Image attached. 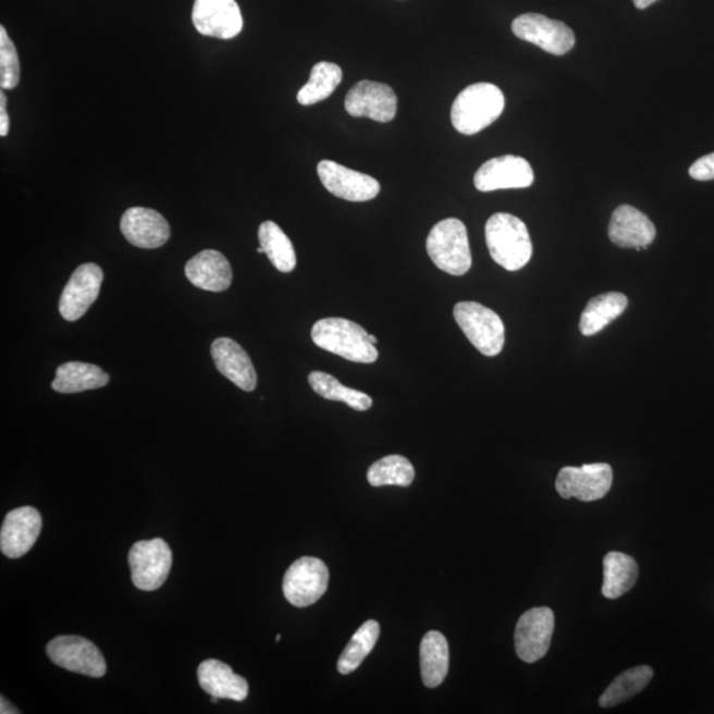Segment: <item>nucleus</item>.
I'll use <instances>...</instances> for the list:
<instances>
[{
  "label": "nucleus",
  "mask_w": 714,
  "mask_h": 714,
  "mask_svg": "<svg viewBox=\"0 0 714 714\" xmlns=\"http://www.w3.org/2000/svg\"><path fill=\"white\" fill-rule=\"evenodd\" d=\"M368 336L361 325L344 318L320 319L311 330L312 342L319 348L361 365H371L379 357L377 346Z\"/></svg>",
  "instance_id": "nucleus-1"
},
{
  "label": "nucleus",
  "mask_w": 714,
  "mask_h": 714,
  "mask_svg": "<svg viewBox=\"0 0 714 714\" xmlns=\"http://www.w3.org/2000/svg\"><path fill=\"white\" fill-rule=\"evenodd\" d=\"M506 98L496 85L478 83L461 90L452 108V123L460 134L484 131L502 115Z\"/></svg>",
  "instance_id": "nucleus-2"
},
{
  "label": "nucleus",
  "mask_w": 714,
  "mask_h": 714,
  "mask_svg": "<svg viewBox=\"0 0 714 714\" xmlns=\"http://www.w3.org/2000/svg\"><path fill=\"white\" fill-rule=\"evenodd\" d=\"M485 243L492 260L508 272L526 267L532 257L528 227L509 213H495L485 224Z\"/></svg>",
  "instance_id": "nucleus-3"
},
{
  "label": "nucleus",
  "mask_w": 714,
  "mask_h": 714,
  "mask_svg": "<svg viewBox=\"0 0 714 714\" xmlns=\"http://www.w3.org/2000/svg\"><path fill=\"white\" fill-rule=\"evenodd\" d=\"M427 250L435 267L452 275H465L471 269L472 257L464 223L458 219L440 221L430 231Z\"/></svg>",
  "instance_id": "nucleus-4"
},
{
  "label": "nucleus",
  "mask_w": 714,
  "mask_h": 714,
  "mask_svg": "<svg viewBox=\"0 0 714 714\" xmlns=\"http://www.w3.org/2000/svg\"><path fill=\"white\" fill-rule=\"evenodd\" d=\"M454 319L480 354L496 356L506 342V329L501 317L477 301H459L454 307Z\"/></svg>",
  "instance_id": "nucleus-5"
},
{
  "label": "nucleus",
  "mask_w": 714,
  "mask_h": 714,
  "mask_svg": "<svg viewBox=\"0 0 714 714\" xmlns=\"http://www.w3.org/2000/svg\"><path fill=\"white\" fill-rule=\"evenodd\" d=\"M132 580L144 592L158 590L168 580L172 566V552L162 539L138 541L128 553Z\"/></svg>",
  "instance_id": "nucleus-6"
},
{
  "label": "nucleus",
  "mask_w": 714,
  "mask_h": 714,
  "mask_svg": "<svg viewBox=\"0 0 714 714\" xmlns=\"http://www.w3.org/2000/svg\"><path fill=\"white\" fill-rule=\"evenodd\" d=\"M330 571L322 559L301 557L283 577V594L295 607H307L322 599L328 590Z\"/></svg>",
  "instance_id": "nucleus-7"
},
{
  "label": "nucleus",
  "mask_w": 714,
  "mask_h": 714,
  "mask_svg": "<svg viewBox=\"0 0 714 714\" xmlns=\"http://www.w3.org/2000/svg\"><path fill=\"white\" fill-rule=\"evenodd\" d=\"M555 614L550 607H533L521 615L515 630L517 656L526 663H536L550 651Z\"/></svg>",
  "instance_id": "nucleus-8"
},
{
  "label": "nucleus",
  "mask_w": 714,
  "mask_h": 714,
  "mask_svg": "<svg viewBox=\"0 0 714 714\" xmlns=\"http://www.w3.org/2000/svg\"><path fill=\"white\" fill-rule=\"evenodd\" d=\"M516 38L532 42L545 52L563 57L574 49L576 36L565 23L552 21L541 14H525L513 23Z\"/></svg>",
  "instance_id": "nucleus-9"
},
{
  "label": "nucleus",
  "mask_w": 714,
  "mask_h": 714,
  "mask_svg": "<svg viewBox=\"0 0 714 714\" xmlns=\"http://www.w3.org/2000/svg\"><path fill=\"white\" fill-rule=\"evenodd\" d=\"M613 485V469L607 464L564 467L556 479V490L564 498L595 502L605 497Z\"/></svg>",
  "instance_id": "nucleus-10"
},
{
  "label": "nucleus",
  "mask_w": 714,
  "mask_h": 714,
  "mask_svg": "<svg viewBox=\"0 0 714 714\" xmlns=\"http://www.w3.org/2000/svg\"><path fill=\"white\" fill-rule=\"evenodd\" d=\"M47 654L57 666L89 677L107 674V662L96 645L82 637H58L47 645Z\"/></svg>",
  "instance_id": "nucleus-11"
},
{
  "label": "nucleus",
  "mask_w": 714,
  "mask_h": 714,
  "mask_svg": "<svg viewBox=\"0 0 714 714\" xmlns=\"http://www.w3.org/2000/svg\"><path fill=\"white\" fill-rule=\"evenodd\" d=\"M344 108L355 119L386 123L396 116L397 96L390 85L362 79L349 89Z\"/></svg>",
  "instance_id": "nucleus-12"
},
{
  "label": "nucleus",
  "mask_w": 714,
  "mask_h": 714,
  "mask_svg": "<svg viewBox=\"0 0 714 714\" xmlns=\"http://www.w3.org/2000/svg\"><path fill=\"white\" fill-rule=\"evenodd\" d=\"M193 22L199 34L223 40L236 38L244 27L236 0H195Z\"/></svg>",
  "instance_id": "nucleus-13"
},
{
  "label": "nucleus",
  "mask_w": 714,
  "mask_h": 714,
  "mask_svg": "<svg viewBox=\"0 0 714 714\" xmlns=\"http://www.w3.org/2000/svg\"><path fill=\"white\" fill-rule=\"evenodd\" d=\"M103 272L96 263H84L75 270L59 301L61 317L67 322L83 318L100 295Z\"/></svg>",
  "instance_id": "nucleus-14"
},
{
  "label": "nucleus",
  "mask_w": 714,
  "mask_h": 714,
  "mask_svg": "<svg viewBox=\"0 0 714 714\" xmlns=\"http://www.w3.org/2000/svg\"><path fill=\"white\" fill-rule=\"evenodd\" d=\"M318 176L330 194L347 201H369L380 194L377 178L344 168L332 160H322L318 164Z\"/></svg>",
  "instance_id": "nucleus-15"
},
{
  "label": "nucleus",
  "mask_w": 714,
  "mask_h": 714,
  "mask_svg": "<svg viewBox=\"0 0 714 714\" xmlns=\"http://www.w3.org/2000/svg\"><path fill=\"white\" fill-rule=\"evenodd\" d=\"M534 181L533 170L528 160L521 157L504 156L490 159L480 165L473 184L480 193L497 189L531 187Z\"/></svg>",
  "instance_id": "nucleus-16"
},
{
  "label": "nucleus",
  "mask_w": 714,
  "mask_h": 714,
  "mask_svg": "<svg viewBox=\"0 0 714 714\" xmlns=\"http://www.w3.org/2000/svg\"><path fill=\"white\" fill-rule=\"evenodd\" d=\"M42 520L34 507L12 509L0 531V550L9 558H21L30 551L41 532Z\"/></svg>",
  "instance_id": "nucleus-17"
},
{
  "label": "nucleus",
  "mask_w": 714,
  "mask_h": 714,
  "mask_svg": "<svg viewBox=\"0 0 714 714\" xmlns=\"http://www.w3.org/2000/svg\"><path fill=\"white\" fill-rule=\"evenodd\" d=\"M122 235L137 248L157 249L169 242L170 224L153 209L134 207L127 209L121 219Z\"/></svg>",
  "instance_id": "nucleus-18"
},
{
  "label": "nucleus",
  "mask_w": 714,
  "mask_h": 714,
  "mask_svg": "<svg viewBox=\"0 0 714 714\" xmlns=\"http://www.w3.org/2000/svg\"><path fill=\"white\" fill-rule=\"evenodd\" d=\"M655 237V225L639 209L631 206L615 209L608 225V238L613 244L619 248L642 250L654 243Z\"/></svg>",
  "instance_id": "nucleus-19"
},
{
  "label": "nucleus",
  "mask_w": 714,
  "mask_h": 714,
  "mask_svg": "<svg viewBox=\"0 0 714 714\" xmlns=\"http://www.w3.org/2000/svg\"><path fill=\"white\" fill-rule=\"evenodd\" d=\"M211 354L214 366L221 374L239 390L254 392L257 386V373L246 350L230 337H219L212 343Z\"/></svg>",
  "instance_id": "nucleus-20"
},
{
  "label": "nucleus",
  "mask_w": 714,
  "mask_h": 714,
  "mask_svg": "<svg viewBox=\"0 0 714 714\" xmlns=\"http://www.w3.org/2000/svg\"><path fill=\"white\" fill-rule=\"evenodd\" d=\"M184 272L194 286L212 293L227 291L233 279L230 261L220 251L212 249L202 250L190 258Z\"/></svg>",
  "instance_id": "nucleus-21"
},
{
  "label": "nucleus",
  "mask_w": 714,
  "mask_h": 714,
  "mask_svg": "<svg viewBox=\"0 0 714 714\" xmlns=\"http://www.w3.org/2000/svg\"><path fill=\"white\" fill-rule=\"evenodd\" d=\"M198 679L202 691L211 694L212 698L233 701H244L248 698V681L217 658H209L200 664Z\"/></svg>",
  "instance_id": "nucleus-22"
},
{
  "label": "nucleus",
  "mask_w": 714,
  "mask_h": 714,
  "mask_svg": "<svg viewBox=\"0 0 714 714\" xmlns=\"http://www.w3.org/2000/svg\"><path fill=\"white\" fill-rule=\"evenodd\" d=\"M639 566L631 556L621 552L607 553L603 558L602 594L608 600H617L636 587Z\"/></svg>",
  "instance_id": "nucleus-23"
},
{
  "label": "nucleus",
  "mask_w": 714,
  "mask_h": 714,
  "mask_svg": "<svg viewBox=\"0 0 714 714\" xmlns=\"http://www.w3.org/2000/svg\"><path fill=\"white\" fill-rule=\"evenodd\" d=\"M421 675L423 685L436 688L445 681L451 666V651L445 637L439 631H429L423 637L420 649Z\"/></svg>",
  "instance_id": "nucleus-24"
},
{
  "label": "nucleus",
  "mask_w": 714,
  "mask_h": 714,
  "mask_svg": "<svg viewBox=\"0 0 714 714\" xmlns=\"http://www.w3.org/2000/svg\"><path fill=\"white\" fill-rule=\"evenodd\" d=\"M629 305L625 294L605 293L590 299L581 316L580 331L583 336H593L625 312Z\"/></svg>",
  "instance_id": "nucleus-25"
},
{
  "label": "nucleus",
  "mask_w": 714,
  "mask_h": 714,
  "mask_svg": "<svg viewBox=\"0 0 714 714\" xmlns=\"http://www.w3.org/2000/svg\"><path fill=\"white\" fill-rule=\"evenodd\" d=\"M109 374L88 362L71 361L60 366L52 387L59 393H79L98 390L109 384Z\"/></svg>",
  "instance_id": "nucleus-26"
},
{
  "label": "nucleus",
  "mask_w": 714,
  "mask_h": 714,
  "mask_svg": "<svg viewBox=\"0 0 714 714\" xmlns=\"http://www.w3.org/2000/svg\"><path fill=\"white\" fill-rule=\"evenodd\" d=\"M258 238L263 254L268 256L274 268L282 273H292L297 267V256L286 233L273 221H264L258 230Z\"/></svg>",
  "instance_id": "nucleus-27"
},
{
  "label": "nucleus",
  "mask_w": 714,
  "mask_h": 714,
  "mask_svg": "<svg viewBox=\"0 0 714 714\" xmlns=\"http://www.w3.org/2000/svg\"><path fill=\"white\" fill-rule=\"evenodd\" d=\"M343 72L341 66L328 61L312 66L309 83L298 91L297 100L304 107L324 101L334 94L338 84L342 83Z\"/></svg>",
  "instance_id": "nucleus-28"
},
{
  "label": "nucleus",
  "mask_w": 714,
  "mask_h": 714,
  "mask_svg": "<svg viewBox=\"0 0 714 714\" xmlns=\"http://www.w3.org/2000/svg\"><path fill=\"white\" fill-rule=\"evenodd\" d=\"M652 677H654V669L649 666H639L625 670L603 692L600 698V705L602 707H613L625 703V701L642 692L649 686Z\"/></svg>",
  "instance_id": "nucleus-29"
},
{
  "label": "nucleus",
  "mask_w": 714,
  "mask_h": 714,
  "mask_svg": "<svg viewBox=\"0 0 714 714\" xmlns=\"http://www.w3.org/2000/svg\"><path fill=\"white\" fill-rule=\"evenodd\" d=\"M380 636V625L377 620H367L360 629L354 633L347 648L342 652L337 661V669L342 675L353 674L360 667L365 658L371 654Z\"/></svg>",
  "instance_id": "nucleus-30"
},
{
  "label": "nucleus",
  "mask_w": 714,
  "mask_h": 714,
  "mask_svg": "<svg viewBox=\"0 0 714 714\" xmlns=\"http://www.w3.org/2000/svg\"><path fill=\"white\" fill-rule=\"evenodd\" d=\"M309 383L317 395L330 399V402H342L357 411L368 410L372 406V398L367 393L342 385L337 379L329 373L312 372L309 377Z\"/></svg>",
  "instance_id": "nucleus-31"
},
{
  "label": "nucleus",
  "mask_w": 714,
  "mask_h": 714,
  "mask_svg": "<svg viewBox=\"0 0 714 714\" xmlns=\"http://www.w3.org/2000/svg\"><path fill=\"white\" fill-rule=\"evenodd\" d=\"M415 467L402 455H387L369 467L367 479L372 488L399 485L408 488L415 480Z\"/></svg>",
  "instance_id": "nucleus-32"
},
{
  "label": "nucleus",
  "mask_w": 714,
  "mask_h": 714,
  "mask_svg": "<svg viewBox=\"0 0 714 714\" xmlns=\"http://www.w3.org/2000/svg\"><path fill=\"white\" fill-rule=\"evenodd\" d=\"M21 82V64L16 47L5 27H0V86L3 90L15 89Z\"/></svg>",
  "instance_id": "nucleus-33"
},
{
  "label": "nucleus",
  "mask_w": 714,
  "mask_h": 714,
  "mask_svg": "<svg viewBox=\"0 0 714 714\" xmlns=\"http://www.w3.org/2000/svg\"><path fill=\"white\" fill-rule=\"evenodd\" d=\"M689 175L695 181L706 182L714 178V152L695 160L689 169Z\"/></svg>",
  "instance_id": "nucleus-34"
},
{
  "label": "nucleus",
  "mask_w": 714,
  "mask_h": 714,
  "mask_svg": "<svg viewBox=\"0 0 714 714\" xmlns=\"http://www.w3.org/2000/svg\"><path fill=\"white\" fill-rule=\"evenodd\" d=\"M5 103H8V98H5L4 90L0 94V135L2 137H8L10 131V119L8 110H5Z\"/></svg>",
  "instance_id": "nucleus-35"
},
{
  "label": "nucleus",
  "mask_w": 714,
  "mask_h": 714,
  "mask_svg": "<svg viewBox=\"0 0 714 714\" xmlns=\"http://www.w3.org/2000/svg\"><path fill=\"white\" fill-rule=\"evenodd\" d=\"M633 4H636V8L639 10H644L649 9L651 4H654L657 2V0H632Z\"/></svg>",
  "instance_id": "nucleus-36"
},
{
  "label": "nucleus",
  "mask_w": 714,
  "mask_h": 714,
  "mask_svg": "<svg viewBox=\"0 0 714 714\" xmlns=\"http://www.w3.org/2000/svg\"><path fill=\"white\" fill-rule=\"evenodd\" d=\"M0 712H2V714H4V713H5V714H9V713H20V712H17V711L15 710L14 706H10L9 703H8V701H5L3 698H2V711H0Z\"/></svg>",
  "instance_id": "nucleus-37"
},
{
  "label": "nucleus",
  "mask_w": 714,
  "mask_h": 714,
  "mask_svg": "<svg viewBox=\"0 0 714 714\" xmlns=\"http://www.w3.org/2000/svg\"><path fill=\"white\" fill-rule=\"evenodd\" d=\"M368 337H369V342H371L372 344H374V346H377L378 337L374 335H369Z\"/></svg>",
  "instance_id": "nucleus-38"
},
{
  "label": "nucleus",
  "mask_w": 714,
  "mask_h": 714,
  "mask_svg": "<svg viewBox=\"0 0 714 714\" xmlns=\"http://www.w3.org/2000/svg\"><path fill=\"white\" fill-rule=\"evenodd\" d=\"M257 251H258V254H260V255L263 254V249L261 248V246H260V248L257 249ZM263 255H264V254H263Z\"/></svg>",
  "instance_id": "nucleus-39"
},
{
  "label": "nucleus",
  "mask_w": 714,
  "mask_h": 714,
  "mask_svg": "<svg viewBox=\"0 0 714 714\" xmlns=\"http://www.w3.org/2000/svg\"><path fill=\"white\" fill-rule=\"evenodd\" d=\"M275 640H276V642H280V640H281V633H279V636H276Z\"/></svg>",
  "instance_id": "nucleus-40"
}]
</instances>
